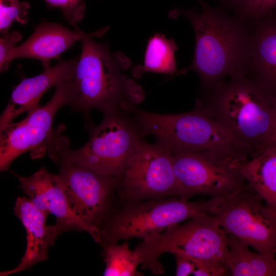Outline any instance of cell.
<instances>
[{"mask_svg":"<svg viewBox=\"0 0 276 276\" xmlns=\"http://www.w3.org/2000/svg\"><path fill=\"white\" fill-rule=\"evenodd\" d=\"M30 5L19 0H0V33L6 34L13 22L25 25L29 20L28 11Z\"/></svg>","mask_w":276,"mask_h":276,"instance_id":"obj_22","label":"cell"},{"mask_svg":"<svg viewBox=\"0 0 276 276\" xmlns=\"http://www.w3.org/2000/svg\"><path fill=\"white\" fill-rule=\"evenodd\" d=\"M18 178L20 188L38 209L47 215H54L56 226L60 233L76 229L86 231L92 238V231L85 225L71 209L63 185L58 174L49 172L42 166L32 175Z\"/></svg>","mask_w":276,"mask_h":276,"instance_id":"obj_13","label":"cell"},{"mask_svg":"<svg viewBox=\"0 0 276 276\" xmlns=\"http://www.w3.org/2000/svg\"><path fill=\"white\" fill-rule=\"evenodd\" d=\"M171 254L174 255L175 258L176 276H187L193 274L196 266L192 261L180 252L174 251Z\"/></svg>","mask_w":276,"mask_h":276,"instance_id":"obj_27","label":"cell"},{"mask_svg":"<svg viewBox=\"0 0 276 276\" xmlns=\"http://www.w3.org/2000/svg\"><path fill=\"white\" fill-rule=\"evenodd\" d=\"M14 214L20 219L27 233V247L19 264L14 269L1 272L6 276L30 269L48 258V251L59 232L55 224L47 226L48 215L32 203L29 198L18 197L15 201Z\"/></svg>","mask_w":276,"mask_h":276,"instance_id":"obj_17","label":"cell"},{"mask_svg":"<svg viewBox=\"0 0 276 276\" xmlns=\"http://www.w3.org/2000/svg\"><path fill=\"white\" fill-rule=\"evenodd\" d=\"M276 8V0H251L237 15L246 19H251L266 15Z\"/></svg>","mask_w":276,"mask_h":276,"instance_id":"obj_24","label":"cell"},{"mask_svg":"<svg viewBox=\"0 0 276 276\" xmlns=\"http://www.w3.org/2000/svg\"><path fill=\"white\" fill-rule=\"evenodd\" d=\"M48 7L59 8L66 20L76 30L80 29L77 24L80 22L85 15V5L83 0H43Z\"/></svg>","mask_w":276,"mask_h":276,"instance_id":"obj_23","label":"cell"},{"mask_svg":"<svg viewBox=\"0 0 276 276\" xmlns=\"http://www.w3.org/2000/svg\"><path fill=\"white\" fill-rule=\"evenodd\" d=\"M178 47L173 38L168 39L164 34H156L148 40L142 64L135 65L131 70L132 75L140 78L145 73L166 75H180L187 70H178L175 53Z\"/></svg>","mask_w":276,"mask_h":276,"instance_id":"obj_20","label":"cell"},{"mask_svg":"<svg viewBox=\"0 0 276 276\" xmlns=\"http://www.w3.org/2000/svg\"><path fill=\"white\" fill-rule=\"evenodd\" d=\"M22 39L21 34L16 31L8 32L0 38V66L4 63L9 53Z\"/></svg>","mask_w":276,"mask_h":276,"instance_id":"obj_26","label":"cell"},{"mask_svg":"<svg viewBox=\"0 0 276 276\" xmlns=\"http://www.w3.org/2000/svg\"><path fill=\"white\" fill-rule=\"evenodd\" d=\"M226 264L234 276H276V257L254 252L248 246L227 233Z\"/></svg>","mask_w":276,"mask_h":276,"instance_id":"obj_19","label":"cell"},{"mask_svg":"<svg viewBox=\"0 0 276 276\" xmlns=\"http://www.w3.org/2000/svg\"><path fill=\"white\" fill-rule=\"evenodd\" d=\"M251 36L246 75L276 96V14L248 19Z\"/></svg>","mask_w":276,"mask_h":276,"instance_id":"obj_16","label":"cell"},{"mask_svg":"<svg viewBox=\"0 0 276 276\" xmlns=\"http://www.w3.org/2000/svg\"><path fill=\"white\" fill-rule=\"evenodd\" d=\"M275 98L254 79L242 75L202 89L196 105L229 133L251 156L266 146Z\"/></svg>","mask_w":276,"mask_h":276,"instance_id":"obj_3","label":"cell"},{"mask_svg":"<svg viewBox=\"0 0 276 276\" xmlns=\"http://www.w3.org/2000/svg\"><path fill=\"white\" fill-rule=\"evenodd\" d=\"M118 202L176 197L173 154L143 139L117 179Z\"/></svg>","mask_w":276,"mask_h":276,"instance_id":"obj_10","label":"cell"},{"mask_svg":"<svg viewBox=\"0 0 276 276\" xmlns=\"http://www.w3.org/2000/svg\"><path fill=\"white\" fill-rule=\"evenodd\" d=\"M104 247L105 276H139L142 273L137 270L141 264L135 250H131L126 242Z\"/></svg>","mask_w":276,"mask_h":276,"instance_id":"obj_21","label":"cell"},{"mask_svg":"<svg viewBox=\"0 0 276 276\" xmlns=\"http://www.w3.org/2000/svg\"><path fill=\"white\" fill-rule=\"evenodd\" d=\"M270 146H276V98L272 126L266 147Z\"/></svg>","mask_w":276,"mask_h":276,"instance_id":"obj_29","label":"cell"},{"mask_svg":"<svg viewBox=\"0 0 276 276\" xmlns=\"http://www.w3.org/2000/svg\"><path fill=\"white\" fill-rule=\"evenodd\" d=\"M127 109L142 137L154 136L156 143L172 153L218 150L248 158L249 153L212 118L195 105L175 114L150 112L132 105Z\"/></svg>","mask_w":276,"mask_h":276,"instance_id":"obj_4","label":"cell"},{"mask_svg":"<svg viewBox=\"0 0 276 276\" xmlns=\"http://www.w3.org/2000/svg\"><path fill=\"white\" fill-rule=\"evenodd\" d=\"M87 34L81 30L72 31L57 23H40L24 43L9 53L0 66L1 72H6L12 61L21 58L39 60L44 69L49 68L53 59L58 58Z\"/></svg>","mask_w":276,"mask_h":276,"instance_id":"obj_15","label":"cell"},{"mask_svg":"<svg viewBox=\"0 0 276 276\" xmlns=\"http://www.w3.org/2000/svg\"><path fill=\"white\" fill-rule=\"evenodd\" d=\"M242 172L248 186L276 213V146L254 153L243 162Z\"/></svg>","mask_w":276,"mask_h":276,"instance_id":"obj_18","label":"cell"},{"mask_svg":"<svg viewBox=\"0 0 276 276\" xmlns=\"http://www.w3.org/2000/svg\"><path fill=\"white\" fill-rule=\"evenodd\" d=\"M79 57L60 60L53 66L45 68L39 75L26 78L15 87L9 101L0 117V130L13 122L15 118L27 113L40 105L43 95L59 84L72 80Z\"/></svg>","mask_w":276,"mask_h":276,"instance_id":"obj_14","label":"cell"},{"mask_svg":"<svg viewBox=\"0 0 276 276\" xmlns=\"http://www.w3.org/2000/svg\"><path fill=\"white\" fill-rule=\"evenodd\" d=\"M196 269L193 273L195 276H221L229 272L226 263L205 262L192 260Z\"/></svg>","mask_w":276,"mask_h":276,"instance_id":"obj_25","label":"cell"},{"mask_svg":"<svg viewBox=\"0 0 276 276\" xmlns=\"http://www.w3.org/2000/svg\"><path fill=\"white\" fill-rule=\"evenodd\" d=\"M141 268L155 275L165 272L159 262L166 252H180L190 260L226 263L227 232L211 214H203L148 236L134 249Z\"/></svg>","mask_w":276,"mask_h":276,"instance_id":"obj_7","label":"cell"},{"mask_svg":"<svg viewBox=\"0 0 276 276\" xmlns=\"http://www.w3.org/2000/svg\"><path fill=\"white\" fill-rule=\"evenodd\" d=\"M71 80L56 87L55 93L45 105L28 113L22 120L12 122L0 130V170H9L12 162L26 152L32 158H40L47 151L56 130L53 128L54 117L65 105L70 106Z\"/></svg>","mask_w":276,"mask_h":276,"instance_id":"obj_12","label":"cell"},{"mask_svg":"<svg viewBox=\"0 0 276 276\" xmlns=\"http://www.w3.org/2000/svg\"><path fill=\"white\" fill-rule=\"evenodd\" d=\"M108 29L87 33L81 40V53L71 80L70 106L87 117L93 108L102 112L126 108L145 98L143 88L125 74L131 65L129 58L120 51L112 53L107 43L93 39L102 37Z\"/></svg>","mask_w":276,"mask_h":276,"instance_id":"obj_2","label":"cell"},{"mask_svg":"<svg viewBox=\"0 0 276 276\" xmlns=\"http://www.w3.org/2000/svg\"><path fill=\"white\" fill-rule=\"evenodd\" d=\"M196 1L200 12L195 8L176 9L170 17L183 16L193 27L195 50L189 69L198 75L202 89L227 76L246 75L251 36L249 20L212 7L203 0Z\"/></svg>","mask_w":276,"mask_h":276,"instance_id":"obj_1","label":"cell"},{"mask_svg":"<svg viewBox=\"0 0 276 276\" xmlns=\"http://www.w3.org/2000/svg\"><path fill=\"white\" fill-rule=\"evenodd\" d=\"M98 126L87 123L89 139L82 147L73 150L60 127L50 144L70 159L103 175L118 179L142 139L127 109L103 111Z\"/></svg>","mask_w":276,"mask_h":276,"instance_id":"obj_5","label":"cell"},{"mask_svg":"<svg viewBox=\"0 0 276 276\" xmlns=\"http://www.w3.org/2000/svg\"><path fill=\"white\" fill-rule=\"evenodd\" d=\"M47 152L59 167L58 175L71 210L100 243L101 229L118 202L117 179L70 159L52 145Z\"/></svg>","mask_w":276,"mask_h":276,"instance_id":"obj_9","label":"cell"},{"mask_svg":"<svg viewBox=\"0 0 276 276\" xmlns=\"http://www.w3.org/2000/svg\"><path fill=\"white\" fill-rule=\"evenodd\" d=\"M225 6L233 9L238 15L251 0H219Z\"/></svg>","mask_w":276,"mask_h":276,"instance_id":"obj_28","label":"cell"},{"mask_svg":"<svg viewBox=\"0 0 276 276\" xmlns=\"http://www.w3.org/2000/svg\"><path fill=\"white\" fill-rule=\"evenodd\" d=\"M223 198L190 201L175 197L134 202H118L101 231L103 246L121 240L139 238L160 233L168 227L198 215L211 213Z\"/></svg>","mask_w":276,"mask_h":276,"instance_id":"obj_6","label":"cell"},{"mask_svg":"<svg viewBox=\"0 0 276 276\" xmlns=\"http://www.w3.org/2000/svg\"><path fill=\"white\" fill-rule=\"evenodd\" d=\"M172 154L177 198L204 195L226 199L248 187L242 172L247 159L238 154L218 150Z\"/></svg>","mask_w":276,"mask_h":276,"instance_id":"obj_8","label":"cell"},{"mask_svg":"<svg viewBox=\"0 0 276 276\" xmlns=\"http://www.w3.org/2000/svg\"><path fill=\"white\" fill-rule=\"evenodd\" d=\"M211 214L243 244L276 257V213L249 186L224 199Z\"/></svg>","mask_w":276,"mask_h":276,"instance_id":"obj_11","label":"cell"}]
</instances>
